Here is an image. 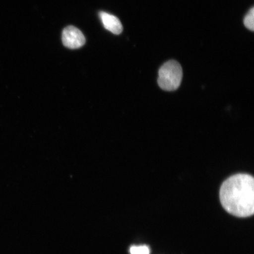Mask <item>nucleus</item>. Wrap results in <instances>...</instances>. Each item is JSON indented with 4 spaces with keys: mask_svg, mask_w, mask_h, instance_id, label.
Returning a JSON list of instances; mask_svg holds the SVG:
<instances>
[{
    "mask_svg": "<svg viewBox=\"0 0 254 254\" xmlns=\"http://www.w3.org/2000/svg\"><path fill=\"white\" fill-rule=\"evenodd\" d=\"M101 21L105 28L114 34L122 33L123 27L122 23L116 16L101 11L99 13Z\"/></svg>",
    "mask_w": 254,
    "mask_h": 254,
    "instance_id": "4",
    "label": "nucleus"
},
{
    "mask_svg": "<svg viewBox=\"0 0 254 254\" xmlns=\"http://www.w3.org/2000/svg\"><path fill=\"white\" fill-rule=\"evenodd\" d=\"M129 252L131 254H150V250L145 246H132Z\"/></svg>",
    "mask_w": 254,
    "mask_h": 254,
    "instance_id": "6",
    "label": "nucleus"
},
{
    "mask_svg": "<svg viewBox=\"0 0 254 254\" xmlns=\"http://www.w3.org/2000/svg\"><path fill=\"white\" fill-rule=\"evenodd\" d=\"M183 69L180 63L171 60L162 65L158 71V84L163 90L173 91L180 86L183 79Z\"/></svg>",
    "mask_w": 254,
    "mask_h": 254,
    "instance_id": "2",
    "label": "nucleus"
},
{
    "mask_svg": "<svg viewBox=\"0 0 254 254\" xmlns=\"http://www.w3.org/2000/svg\"><path fill=\"white\" fill-rule=\"evenodd\" d=\"M221 204L230 214L247 217L254 212V179L247 174H238L228 178L220 190Z\"/></svg>",
    "mask_w": 254,
    "mask_h": 254,
    "instance_id": "1",
    "label": "nucleus"
},
{
    "mask_svg": "<svg viewBox=\"0 0 254 254\" xmlns=\"http://www.w3.org/2000/svg\"><path fill=\"white\" fill-rule=\"evenodd\" d=\"M244 25L251 31L254 30V8L250 9L244 20Z\"/></svg>",
    "mask_w": 254,
    "mask_h": 254,
    "instance_id": "5",
    "label": "nucleus"
},
{
    "mask_svg": "<svg viewBox=\"0 0 254 254\" xmlns=\"http://www.w3.org/2000/svg\"><path fill=\"white\" fill-rule=\"evenodd\" d=\"M64 46L69 49H78L85 44V38L82 32L74 26L64 28L62 34Z\"/></svg>",
    "mask_w": 254,
    "mask_h": 254,
    "instance_id": "3",
    "label": "nucleus"
}]
</instances>
